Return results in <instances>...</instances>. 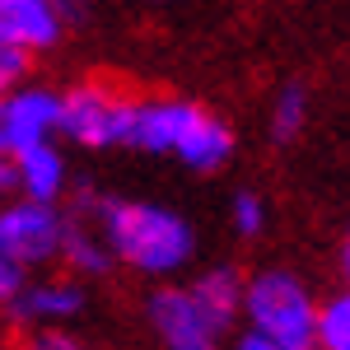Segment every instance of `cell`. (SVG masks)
<instances>
[{"instance_id":"1","label":"cell","mask_w":350,"mask_h":350,"mask_svg":"<svg viewBox=\"0 0 350 350\" xmlns=\"http://www.w3.org/2000/svg\"><path fill=\"white\" fill-rule=\"evenodd\" d=\"M89 219L103 229L117 267H131L150 280H173L196 262V229L187 215L168 211L159 201H131V196H94Z\"/></svg>"},{"instance_id":"2","label":"cell","mask_w":350,"mask_h":350,"mask_svg":"<svg viewBox=\"0 0 350 350\" xmlns=\"http://www.w3.org/2000/svg\"><path fill=\"white\" fill-rule=\"evenodd\" d=\"M126 150L168 154L191 173H219L234 159V131L224 117L191 98H135Z\"/></svg>"},{"instance_id":"3","label":"cell","mask_w":350,"mask_h":350,"mask_svg":"<svg viewBox=\"0 0 350 350\" xmlns=\"http://www.w3.org/2000/svg\"><path fill=\"white\" fill-rule=\"evenodd\" d=\"M318 308L323 299L313 295V285L295 275L285 267H267L247 275V290H243V323L267 332V336H280L299 350H313V336H318Z\"/></svg>"},{"instance_id":"4","label":"cell","mask_w":350,"mask_h":350,"mask_svg":"<svg viewBox=\"0 0 350 350\" xmlns=\"http://www.w3.org/2000/svg\"><path fill=\"white\" fill-rule=\"evenodd\" d=\"M145 323L159 350H224L234 336V327L191 290V280H159L145 299Z\"/></svg>"},{"instance_id":"5","label":"cell","mask_w":350,"mask_h":350,"mask_svg":"<svg viewBox=\"0 0 350 350\" xmlns=\"http://www.w3.org/2000/svg\"><path fill=\"white\" fill-rule=\"evenodd\" d=\"M131 112H135L131 94L98 80L75 84L61 94V135L70 145H84V150H117L131 135Z\"/></svg>"},{"instance_id":"6","label":"cell","mask_w":350,"mask_h":350,"mask_svg":"<svg viewBox=\"0 0 350 350\" xmlns=\"http://www.w3.org/2000/svg\"><path fill=\"white\" fill-rule=\"evenodd\" d=\"M66 224H70V215L56 201H33L19 191L0 201V247L28 271L61 262Z\"/></svg>"},{"instance_id":"7","label":"cell","mask_w":350,"mask_h":350,"mask_svg":"<svg viewBox=\"0 0 350 350\" xmlns=\"http://www.w3.org/2000/svg\"><path fill=\"white\" fill-rule=\"evenodd\" d=\"M61 131V94L42 84H14L10 94H0V154L14 159L19 150L52 140Z\"/></svg>"},{"instance_id":"8","label":"cell","mask_w":350,"mask_h":350,"mask_svg":"<svg viewBox=\"0 0 350 350\" xmlns=\"http://www.w3.org/2000/svg\"><path fill=\"white\" fill-rule=\"evenodd\" d=\"M84 280L61 271V275H28L24 290L5 304L10 323L24 327V332H38V327H70L84 313Z\"/></svg>"},{"instance_id":"9","label":"cell","mask_w":350,"mask_h":350,"mask_svg":"<svg viewBox=\"0 0 350 350\" xmlns=\"http://www.w3.org/2000/svg\"><path fill=\"white\" fill-rule=\"evenodd\" d=\"M75 0H0V42L19 52H47L61 42Z\"/></svg>"},{"instance_id":"10","label":"cell","mask_w":350,"mask_h":350,"mask_svg":"<svg viewBox=\"0 0 350 350\" xmlns=\"http://www.w3.org/2000/svg\"><path fill=\"white\" fill-rule=\"evenodd\" d=\"M14 191L19 196H33V201H56L66 196V183H70V163L56 150V140H38L14 154Z\"/></svg>"},{"instance_id":"11","label":"cell","mask_w":350,"mask_h":350,"mask_svg":"<svg viewBox=\"0 0 350 350\" xmlns=\"http://www.w3.org/2000/svg\"><path fill=\"white\" fill-rule=\"evenodd\" d=\"M61 267L70 271V275H80V280H89V275H108V271L117 267L108 239H103V229H98L94 219H75L70 215V224H66V243H61Z\"/></svg>"},{"instance_id":"12","label":"cell","mask_w":350,"mask_h":350,"mask_svg":"<svg viewBox=\"0 0 350 350\" xmlns=\"http://www.w3.org/2000/svg\"><path fill=\"white\" fill-rule=\"evenodd\" d=\"M191 290H196V295L206 299L224 323L239 332V323H243V290H247V275H243V271H234V267H206V271L191 275Z\"/></svg>"},{"instance_id":"13","label":"cell","mask_w":350,"mask_h":350,"mask_svg":"<svg viewBox=\"0 0 350 350\" xmlns=\"http://www.w3.org/2000/svg\"><path fill=\"white\" fill-rule=\"evenodd\" d=\"M313 350H350V285L341 280L336 295L323 299L318 308V336H313Z\"/></svg>"},{"instance_id":"14","label":"cell","mask_w":350,"mask_h":350,"mask_svg":"<svg viewBox=\"0 0 350 350\" xmlns=\"http://www.w3.org/2000/svg\"><path fill=\"white\" fill-rule=\"evenodd\" d=\"M308 126V89L304 84H285L271 103V140L275 145H290L299 140V131Z\"/></svg>"},{"instance_id":"15","label":"cell","mask_w":350,"mask_h":350,"mask_svg":"<svg viewBox=\"0 0 350 350\" xmlns=\"http://www.w3.org/2000/svg\"><path fill=\"white\" fill-rule=\"evenodd\" d=\"M271 224V206L262 191H234V201H229V229L239 234V239H262Z\"/></svg>"},{"instance_id":"16","label":"cell","mask_w":350,"mask_h":350,"mask_svg":"<svg viewBox=\"0 0 350 350\" xmlns=\"http://www.w3.org/2000/svg\"><path fill=\"white\" fill-rule=\"evenodd\" d=\"M19 350H89V341L75 336L70 327H38V332H28Z\"/></svg>"},{"instance_id":"17","label":"cell","mask_w":350,"mask_h":350,"mask_svg":"<svg viewBox=\"0 0 350 350\" xmlns=\"http://www.w3.org/2000/svg\"><path fill=\"white\" fill-rule=\"evenodd\" d=\"M224 350H299L290 346V341H280V336H267V332H257V327H247L243 323L234 336H229V346Z\"/></svg>"},{"instance_id":"18","label":"cell","mask_w":350,"mask_h":350,"mask_svg":"<svg viewBox=\"0 0 350 350\" xmlns=\"http://www.w3.org/2000/svg\"><path fill=\"white\" fill-rule=\"evenodd\" d=\"M24 70H28V52L0 42V94H10L14 84H24Z\"/></svg>"},{"instance_id":"19","label":"cell","mask_w":350,"mask_h":350,"mask_svg":"<svg viewBox=\"0 0 350 350\" xmlns=\"http://www.w3.org/2000/svg\"><path fill=\"white\" fill-rule=\"evenodd\" d=\"M28 275H33V271L19 267V262H14V257H10V252L0 247V308H5L10 299L19 295V290H24V280H28Z\"/></svg>"},{"instance_id":"20","label":"cell","mask_w":350,"mask_h":350,"mask_svg":"<svg viewBox=\"0 0 350 350\" xmlns=\"http://www.w3.org/2000/svg\"><path fill=\"white\" fill-rule=\"evenodd\" d=\"M10 191H14V163H10L5 154H0V201H5Z\"/></svg>"},{"instance_id":"21","label":"cell","mask_w":350,"mask_h":350,"mask_svg":"<svg viewBox=\"0 0 350 350\" xmlns=\"http://www.w3.org/2000/svg\"><path fill=\"white\" fill-rule=\"evenodd\" d=\"M336 262H341V280L350 285V229H346V239H341V257Z\"/></svg>"}]
</instances>
